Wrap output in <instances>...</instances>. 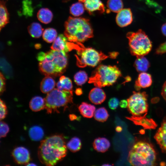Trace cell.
Here are the masks:
<instances>
[{
  "instance_id": "cell-6",
  "label": "cell",
  "mask_w": 166,
  "mask_h": 166,
  "mask_svg": "<svg viewBox=\"0 0 166 166\" xmlns=\"http://www.w3.org/2000/svg\"><path fill=\"white\" fill-rule=\"evenodd\" d=\"M126 36L128 40L129 50L132 55L137 57L144 56L151 51L152 42L142 30L139 29L135 32H128Z\"/></svg>"
},
{
  "instance_id": "cell-32",
  "label": "cell",
  "mask_w": 166,
  "mask_h": 166,
  "mask_svg": "<svg viewBox=\"0 0 166 166\" xmlns=\"http://www.w3.org/2000/svg\"><path fill=\"white\" fill-rule=\"evenodd\" d=\"M66 146L72 152H75L78 151L81 147V140L77 137H73L68 142Z\"/></svg>"
},
{
  "instance_id": "cell-40",
  "label": "cell",
  "mask_w": 166,
  "mask_h": 166,
  "mask_svg": "<svg viewBox=\"0 0 166 166\" xmlns=\"http://www.w3.org/2000/svg\"><path fill=\"white\" fill-rule=\"evenodd\" d=\"M119 105L121 108H127L128 106L127 100H121L119 102Z\"/></svg>"
},
{
  "instance_id": "cell-45",
  "label": "cell",
  "mask_w": 166,
  "mask_h": 166,
  "mask_svg": "<svg viewBox=\"0 0 166 166\" xmlns=\"http://www.w3.org/2000/svg\"><path fill=\"white\" fill-rule=\"evenodd\" d=\"M122 130V128L120 126H117L116 128V131L117 132H121Z\"/></svg>"
},
{
  "instance_id": "cell-9",
  "label": "cell",
  "mask_w": 166,
  "mask_h": 166,
  "mask_svg": "<svg viewBox=\"0 0 166 166\" xmlns=\"http://www.w3.org/2000/svg\"><path fill=\"white\" fill-rule=\"evenodd\" d=\"M37 59L39 61L40 71L46 76L55 77L61 75L52 57L47 53L40 52L37 55Z\"/></svg>"
},
{
  "instance_id": "cell-26",
  "label": "cell",
  "mask_w": 166,
  "mask_h": 166,
  "mask_svg": "<svg viewBox=\"0 0 166 166\" xmlns=\"http://www.w3.org/2000/svg\"><path fill=\"white\" fill-rule=\"evenodd\" d=\"M29 134L30 139L35 141H39L43 137L44 135L42 128L38 126L31 127L29 131Z\"/></svg>"
},
{
  "instance_id": "cell-11",
  "label": "cell",
  "mask_w": 166,
  "mask_h": 166,
  "mask_svg": "<svg viewBox=\"0 0 166 166\" xmlns=\"http://www.w3.org/2000/svg\"><path fill=\"white\" fill-rule=\"evenodd\" d=\"M12 156L15 161L18 164H27L30 160L29 151L23 147H18L12 151Z\"/></svg>"
},
{
  "instance_id": "cell-39",
  "label": "cell",
  "mask_w": 166,
  "mask_h": 166,
  "mask_svg": "<svg viewBox=\"0 0 166 166\" xmlns=\"http://www.w3.org/2000/svg\"><path fill=\"white\" fill-rule=\"evenodd\" d=\"M161 94L163 98L166 101V81L163 85Z\"/></svg>"
},
{
  "instance_id": "cell-31",
  "label": "cell",
  "mask_w": 166,
  "mask_h": 166,
  "mask_svg": "<svg viewBox=\"0 0 166 166\" xmlns=\"http://www.w3.org/2000/svg\"><path fill=\"white\" fill-rule=\"evenodd\" d=\"M109 116L107 109L104 107L100 108L95 112L94 117L97 121L104 122L106 121Z\"/></svg>"
},
{
  "instance_id": "cell-18",
  "label": "cell",
  "mask_w": 166,
  "mask_h": 166,
  "mask_svg": "<svg viewBox=\"0 0 166 166\" xmlns=\"http://www.w3.org/2000/svg\"><path fill=\"white\" fill-rule=\"evenodd\" d=\"M110 146L109 141L104 137H98L96 139L93 143L94 149L96 151L104 152L107 151Z\"/></svg>"
},
{
  "instance_id": "cell-22",
  "label": "cell",
  "mask_w": 166,
  "mask_h": 166,
  "mask_svg": "<svg viewBox=\"0 0 166 166\" xmlns=\"http://www.w3.org/2000/svg\"><path fill=\"white\" fill-rule=\"evenodd\" d=\"M55 85V82L52 77L46 76L41 82L40 88L43 93H48L53 90Z\"/></svg>"
},
{
  "instance_id": "cell-7",
  "label": "cell",
  "mask_w": 166,
  "mask_h": 166,
  "mask_svg": "<svg viewBox=\"0 0 166 166\" xmlns=\"http://www.w3.org/2000/svg\"><path fill=\"white\" fill-rule=\"evenodd\" d=\"M77 55L76 64L81 68L87 66L95 67L109 56L105 54L101 51H98L92 48H86L82 43L79 44L76 49Z\"/></svg>"
},
{
  "instance_id": "cell-4",
  "label": "cell",
  "mask_w": 166,
  "mask_h": 166,
  "mask_svg": "<svg viewBox=\"0 0 166 166\" xmlns=\"http://www.w3.org/2000/svg\"><path fill=\"white\" fill-rule=\"evenodd\" d=\"M121 76V71L116 65H101L92 72L88 82L99 88L109 86Z\"/></svg>"
},
{
  "instance_id": "cell-21",
  "label": "cell",
  "mask_w": 166,
  "mask_h": 166,
  "mask_svg": "<svg viewBox=\"0 0 166 166\" xmlns=\"http://www.w3.org/2000/svg\"><path fill=\"white\" fill-rule=\"evenodd\" d=\"M37 17L41 22L47 24L52 21L53 14L51 11L47 8H42L37 13Z\"/></svg>"
},
{
  "instance_id": "cell-25",
  "label": "cell",
  "mask_w": 166,
  "mask_h": 166,
  "mask_svg": "<svg viewBox=\"0 0 166 166\" xmlns=\"http://www.w3.org/2000/svg\"><path fill=\"white\" fill-rule=\"evenodd\" d=\"M28 32L33 38H38L43 34V29L38 23L34 22L31 23L27 28Z\"/></svg>"
},
{
  "instance_id": "cell-27",
  "label": "cell",
  "mask_w": 166,
  "mask_h": 166,
  "mask_svg": "<svg viewBox=\"0 0 166 166\" xmlns=\"http://www.w3.org/2000/svg\"><path fill=\"white\" fill-rule=\"evenodd\" d=\"M56 86L58 89L63 90H72L73 85L72 81L68 77L64 76H61L57 82Z\"/></svg>"
},
{
  "instance_id": "cell-35",
  "label": "cell",
  "mask_w": 166,
  "mask_h": 166,
  "mask_svg": "<svg viewBox=\"0 0 166 166\" xmlns=\"http://www.w3.org/2000/svg\"><path fill=\"white\" fill-rule=\"evenodd\" d=\"M0 119L1 120L6 117L7 113L6 106L5 102L1 99L0 100Z\"/></svg>"
},
{
  "instance_id": "cell-43",
  "label": "cell",
  "mask_w": 166,
  "mask_h": 166,
  "mask_svg": "<svg viewBox=\"0 0 166 166\" xmlns=\"http://www.w3.org/2000/svg\"><path fill=\"white\" fill-rule=\"evenodd\" d=\"M76 94L77 95H80L82 93V89L80 88H77L75 91Z\"/></svg>"
},
{
  "instance_id": "cell-46",
  "label": "cell",
  "mask_w": 166,
  "mask_h": 166,
  "mask_svg": "<svg viewBox=\"0 0 166 166\" xmlns=\"http://www.w3.org/2000/svg\"><path fill=\"white\" fill-rule=\"evenodd\" d=\"M26 165H28V166H32V165H36L35 164H34V163H28V164H26Z\"/></svg>"
},
{
  "instance_id": "cell-30",
  "label": "cell",
  "mask_w": 166,
  "mask_h": 166,
  "mask_svg": "<svg viewBox=\"0 0 166 166\" xmlns=\"http://www.w3.org/2000/svg\"><path fill=\"white\" fill-rule=\"evenodd\" d=\"M107 6L109 11L114 13H118L123 7L122 0H108Z\"/></svg>"
},
{
  "instance_id": "cell-15",
  "label": "cell",
  "mask_w": 166,
  "mask_h": 166,
  "mask_svg": "<svg viewBox=\"0 0 166 166\" xmlns=\"http://www.w3.org/2000/svg\"><path fill=\"white\" fill-rule=\"evenodd\" d=\"M147 113L143 115L139 116H132L126 117V118L132 121L136 125H140L145 129H155L157 126L155 122L152 119L147 118L146 115Z\"/></svg>"
},
{
  "instance_id": "cell-37",
  "label": "cell",
  "mask_w": 166,
  "mask_h": 166,
  "mask_svg": "<svg viewBox=\"0 0 166 166\" xmlns=\"http://www.w3.org/2000/svg\"><path fill=\"white\" fill-rule=\"evenodd\" d=\"M155 53L157 54H162L166 53V42L159 45L156 49Z\"/></svg>"
},
{
  "instance_id": "cell-10",
  "label": "cell",
  "mask_w": 166,
  "mask_h": 166,
  "mask_svg": "<svg viewBox=\"0 0 166 166\" xmlns=\"http://www.w3.org/2000/svg\"><path fill=\"white\" fill-rule=\"evenodd\" d=\"M78 0L83 4L85 10L91 15L103 14L105 11V6L100 0Z\"/></svg>"
},
{
  "instance_id": "cell-42",
  "label": "cell",
  "mask_w": 166,
  "mask_h": 166,
  "mask_svg": "<svg viewBox=\"0 0 166 166\" xmlns=\"http://www.w3.org/2000/svg\"><path fill=\"white\" fill-rule=\"evenodd\" d=\"M161 30L163 34L166 36V23L163 24L162 26Z\"/></svg>"
},
{
  "instance_id": "cell-12",
  "label": "cell",
  "mask_w": 166,
  "mask_h": 166,
  "mask_svg": "<svg viewBox=\"0 0 166 166\" xmlns=\"http://www.w3.org/2000/svg\"><path fill=\"white\" fill-rule=\"evenodd\" d=\"M117 13L116 18V21L118 26L121 27H124L132 23L133 18L130 9H123Z\"/></svg>"
},
{
  "instance_id": "cell-8",
  "label": "cell",
  "mask_w": 166,
  "mask_h": 166,
  "mask_svg": "<svg viewBox=\"0 0 166 166\" xmlns=\"http://www.w3.org/2000/svg\"><path fill=\"white\" fill-rule=\"evenodd\" d=\"M148 97L145 92H133L127 100L128 110L132 116H141L147 113L148 108Z\"/></svg>"
},
{
  "instance_id": "cell-41",
  "label": "cell",
  "mask_w": 166,
  "mask_h": 166,
  "mask_svg": "<svg viewBox=\"0 0 166 166\" xmlns=\"http://www.w3.org/2000/svg\"><path fill=\"white\" fill-rule=\"evenodd\" d=\"M118 53L115 52H112L109 53V57L113 59L115 58L118 55Z\"/></svg>"
},
{
  "instance_id": "cell-17",
  "label": "cell",
  "mask_w": 166,
  "mask_h": 166,
  "mask_svg": "<svg viewBox=\"0 0 166 166\" xmlns=\"http://www.w3.org/2000/svg\"><path fill=\"white\" fill-rule=\"evenodd\" d=\"M152 83L151 76L145 72L140 73L135 81V88L137 90L141 88H146L150 86Z\"/></svg>"
},
{
  "instance_id": "cell-28",
  "label": "cell",
  "mask_w": 166,
  "mask_h": 166,
  "mask_svg": "<svg viewBox=\"0 0 166 166\" xmlns=\"http://www.w3.org/2000/svg\"><path fill=\"white\" fill-rule=\"evenodd\" d=\"M57 36V32L56 30L52 28L45 29L43 31L42 34L43 39L48 43L53 42Z\"/></svg>"
},
{
  "instance_id": "cell-5",
  "label": "cell",
  "mask_w": 166,
  "mask_h": 166,
  "mask_svg": "<svg viewBox=\"0 0 166 166\" xmlns=\"http://www.w3.org/2000/svg\"><path fill=\"white\" fill-rule=\"evenodd\" d=\"M72 90H61L54 89L48 93L44 98L45 109L48 114L56 112L59 113V109L64 108V111L68 106V105L72 103Z\"/></svg>"
},
{
  "instance_id": "cell-13",
  "label": "cell",
  "mask_w": 166,
  "mask_h": 166,
  "mask_svg": "<svg viewBox=\"0 0 166 166\" xmlns=\"http://www.w3.org/2000/svg\"><path fill=\"white\" fill-rule=\"evenodd\" d=\"M71 42L68 40L64 35L60 34L53 42L50 48L52 50L67 53L71 51Z\"/></svg>"
},
{
  "instance_id": "cell-14",
  "label": "cell",
  "mask_w": 166,
  "mask_h": 166,
  "mask_svg": "<svg viewBox=\"0 0 166 166\" xmlns=\"http://www.w3.org/2000/svg\"><path fill=\"white\" fill-rule=\"evenodd\" d=\"M154 138L162 151L166 153V116L163 119L161 126L156 133Z\"/></svg>"
},
{
  "instance_id": "cell-38",
  "label": "cell",
  "mask_w": 166,
  "mask_h": 166,
  "mask_svg": "<svg viewBox=\"0 0 166 166\" xmlns=\"http://www.w3.org/2000/svg\"><path fill=\"white\" fill-rule=\"evenodd\" d=\"M0 92L1 94H2L5 90V78L1 72L0 74Z\"/></svg>"
},
{
  "instance_id": "cell-19",
  "label": "cell",
  "mask_w": 166,
  "mask_h": 166,
  "mask_svg": "<svg viewBox=\"0 0 166 166\" xmlns=\"http://www.w3.org/2000/svg\"><path fill=\"white\" fill-rule=\"evenodd\" d=\"M0 30L9 21V15L6 5V2L1 0L0 3Z\"/></svg>"
},
{
  "instance_id": "cell-16",
  "label": "cell",
  "mask_w": 166,
  "mask_h": 166,
  "mask_svg": "<svg viewBox=\"0 0 166 166\" xmlns=\"http://www.w3.org/2000/svg\"><path fill=\"white\" fill-rule=\"evenodd\" d=\"M90 101L93 104L99 105L102 103L106 98L104 91L99 87H95L92 89L89 94Z\"/></svg>"
},
{
  "instance_id": "cell-29",
  "label": "cell",
  "mask_w": 166,
  "mask_h": 166,
  "mask_svg": "<svg viewBox=\"0 0 166 166\" xmlns=\"http://www.w3.org/2000/svg\"><path fill=\"white\" fill-rule=\"evenodd\" d=\"M85 9L83 4L79 2L72 5L70 7L69 12L73 16L78 17L84 13Z\"/></svg>"
},
{
  "instance_id": "cell-24",
  "label": "cell",
  "mask_w": 166,
  "mask_h": 166,
  "mask_svg": "<svg viewBox=\"0 0 166 166\" xmlns=\"http://www.w3.org/2000/svg\"><path fill=\"white\" fill-rule=\"evenodd\" d=\"M134 66L138 72L141 73L146 71L150 67V64L146 58L142 56L137 57Z\"/></svg>"
},
{
  "instance_id": "cell-20",
  "label": "cell",
  "mask_w": 166,
  "mask_h": 166,
  "mask_svg": "<svg viewBox=\"0 0 166 166\" xmlns=\"http://www.w3.org/2000/svg\"><path fill=\"white\" fill-rule=\"evenodd\" d=\"M78 109L80 113L83 117L91 118L94 114L96 109L93 105L83 102L79 106Z\"/></svg>"
},
{
  "instance_id": "cell-34",
  "label": "cell",
  "mask_w": 166,
  "mask_h": 166,
  "mask_svg": "<svg viewBox=\"0 0 166 166\" xmlns=\"http://www.w3.org/2000/svg\"><path fill=\"white\" fill-rule=\"evenodd\" d=\"M9 128L7 124L1 121L0 124V137H5L9 131Z\"/></svg>"
},
{
  "instance_id": "cell-44",
  "label": "cell",
  "mask_w": 166,
  "mask_h": 166,
  "mask_svg": "<svg viewBox=\"0 0 166 166\" xmlns=\"http://www.w3.org/2000/svg\"><path fill=\"white\" fill-rule=\"evenodd\" d=\"M69 117L70 120L72 121L76 120L77 118V116L74 114H70Z\"/></svg>"
},
{
  "instance_id": "cell-33",
  "label": "cell",
  "mask_w": 166,
  "mask_h": 166,
  "mask_svg": "<svg viewBox=\"0 0 166 166\" xmlns=\"http://www.w3.org/2000/svg\"><path fill=\"white\" fill-rule=\"evenodd\" d=\"M88 80L86 73L83 71H80L77 73L74 76L75 82L78 85L81 86L84 84Z\"/></svg>"
},
{
  "instance_id": "cell-23",
  "label": "cell",
  "mask_w": 166,
  "mask_h": 166,
  "mask_svg": "<svg viewBox=\"0 0 166 166\" xmlns=\"http://www.w3.org/2000/svg\"><path fill=\"white\" fill-rule=\"evenodd\" d=\"M29 107L34 112H38L43 109L45 107L44 98L39 96L34 97L30 101Z\"/></svg>"
},
{
  "instance_id": "cell-2",
  "label": "cell",
  "mask_w": 166,
  "mask_h": 166,
  "mask_svg": "<svg viewBox=\"0 0 166 166\" xmlns=\"http://www.w3.org/2000/svg\"><path fill=\"white\" fill-rule=\"evenodd\" d=\"M64 27V35L70 42L82 43L93 36L90 21L86 18L69 16Z\"/></svg>"
},
{
  "instance_id": "cell-1",
  "label": "cell",
  "mask_w": 166,
  "mask_h": 166,
  "mask_svg": "<svg viewBox=\"0 0 166 166\" xmlns=\"http://www.w3.org/2000/svg\"><path fill=\"white\" fill-rule=\"evenodd\" d=\"M67 147L62 135L48 137L42 141L39 147V160L46 166L54 165L66 156Z\"/></svg>"
},
{
  "instance_id": "cell-3",
  "label": "cell",
  "mask_w": 166,
  "mask_h": 166,
  "mask_svg": "<svg viewBox=\"0 0 166 166\" xmlns=\"http://www.w3.org/2000/svg\"><path fill=\"white\" fill-rule=\"evenodd\" d=\"M156 153L153 146L144 141L134 144L129 152L128 160L132 166H156Z\"/></svg>"
},
{
  "instance_id": "cell-36",
  "label": "cell",
  "mask_w": 166,
  "mask_h": 166,
  "mask_svg": "<svg viewBox=\"0 0 166 166\" xmlns=\"http://www.w3.org/2000/svg\"><path fill=\"white\" fill-rule=\"evenodd\" d=\"M119 104L118 100L116 97H113L110 99L108 102L109 107L112 110L116 109Z\"/></svg>"
}]
</instances>
